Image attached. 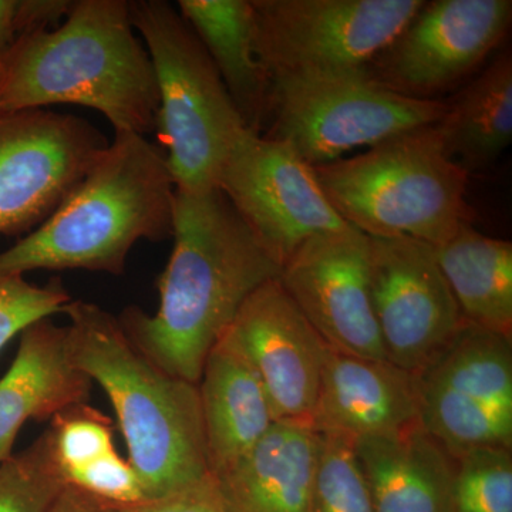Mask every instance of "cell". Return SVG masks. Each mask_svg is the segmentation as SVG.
<instances>
[{"instance_id":"cell-6","label":"cell","mask_w":512,"mask_h":512,"mask_svg":"<svg viewBox=\"0 0 512 512\" xmlns=\"http://www.w3.org/2000/svg\"><path fill=\"white\" fill-rule=\"evenodd\" d=\"M131 22L143 40L158 89L156 131L178 191L218 188L222 167L248 130L217 67L177 6L130 0Z\"/></svg>"},{"instance_id":"cell-26","label":"cell","mask_w":512,"mask_h":512,"mask_svg":"<svg viewBox=\"0 0 512 512\" xmlns=\"http://www.w3.org/2000/svg\"><path fill=\"white\" fill-rule=\"evenodd\" d=\"M308 512H373L369 488L350 441L322 436Z\"/></svg>"},{"instance_id":"cell-2","label":"cell","mask_w":512,"mask_h":512,"mask_svg":"<svg viewBox=\"0 0 512 512\" xmlns=\"http://www.w3.org/2000/svg\"><path fill=\"white\" fill-rule=\"evenodd\" d=\"M77 104L114 133L156 131L153 63L127 0H73L59 26L23 36L0 60V111Z\"/></svg>"},{"instance_id":"cell-4","label":"cell","mask_w":512,"mask_h":512,"mask_svg":"<svg viewBox=\"0 0 512 512\" xmlns=\"http://www.w3.org/2000/svg\"><path fill=\"white\" fill-rule=\"evenodd\" d=\"M63 313L70 359L113 404L146 500L210 476L197 384L151 362L96 303L72 301Z\"/></svg>"},{"instance_id":"cell-11","label":"cell","mask_w":512,"mask_h":512,"mask_svg":"<svg viewBox=\"0 0 512 512\" xmlns=\"http://www.w3.org/2000/svg\"><path fill=\"white\" fill-rule=\"evenodd\" d=\"M512 22L511 0H433L363 67L380 86L434 100L476 72Z\"/></svg>"},{"instance_id":"cell-8","label":"cell","mask_w":512,"mask_h":512,"mask_svg":"<svg viewBox=\"0 0 512 512\" xmlns=\"http://www.w3.org/2000/svg\"><path fill=\"white\" fill-rule=\"evenodd\" d=\"M424 0H251L255 56L272 77L363 69Z\"/></svg>"},{"instance_id":"cell-9","label":"cell","mask_w":512,"mask_h":512,"mask_svg":"<svg viewBox=\"0 0 512 512\" xmlns=\"http://www.w3.org/2000/svg\"><path fill=\"white\" fill-rule=\"evenodd\" d=\"M420 424L451 457L512 450V339L464 320L439 355L414 373Z\"/></svg>"},{"instance_id":"cell-31","label":"cell","mask_w":512,"mask_h":512,"mask_svg":"<svg viewBox=\"0 0 512 512\" xmlns=\"http://www.w3.org/2000/svg\"><path fill=\"white\" fill-rule=\"evenodd\" d=\"M104 512H232L222 497L214 476L165 497L124 507H104Z\"/></svg>"},{"instance_id":"cell-1","label":"cell","mask_w":512,"mask_h":512,"mask_svg":"<svg viewBox=\"0 0 512 512\" xmlns=\"http://www.w3.org/2000/svg\"><path fill=\"white\" fill-rule=\"evenodd\" d=\"M171 238L173 251L157 278V312L127 306L117 319L151 362L198 384L242 303L282 268L220 188L175 192Z\"/></svg>"},{"instance_id":"cell-30","label":"cell","mask_w":512,"mask_h":512,"mask_svg":"<svg viewBox=\"0 0 512 512\" xmlns=\"http://www.w3.org/2000/svg\"><path fill=\"white\" fill-rule=\"evenodd\" d=\"M73 0H0V60L29 33L59 26Z\"/></svg>"},{"instance_id":"cell-28","label":"cell","mask_w":512,"mask_h":512,"mask_svg":"<svg viewBox=\"0 0 512 512\" xmlns=\"http://www.w3.org/2000/svg\"><path fill=\"white\" fill-rule=\"evenodd\" d=\"M72 301L60 278L35 285L25 276H0V352L32 323L63 313Z\"/></svg>"},{"instance_id":"cell-22","label":"cell","mask_w":512,"mask_h":512,"mask_svg":"<svg viewBox=\"0 0 512 512\" xmlns=\"http://www.w3.org/2000/svg\"><path fill=\"white\" fill-rule=\"evenodd\" d=\"M444 151L468 175L491 167L512 140V57L501 53L456 97L436 124Z\"/></svg>"},{"instance_id":"cell-13","label":"cell","mask_w":512,"mask_h":512,"mask_svg":"<svg viewBox=\"0 0 512 512\" xmlns=\"http://www.w3.org/2000/svg\"><path fill=\"white\" fill-rule=\"evenodd\" d=\"M369 274L386 359L420 372L464 322L436 247L410 237H369Z\"/></svg>"},{"instance_id":"cell-10","label":"cell","mask_w":512,"mask_h":512,"mask_svg":"<svg viewBox=\"0 0 512 512\" xmlns=\"http://www.w3.org/2000/svg\"><path fill=\"white\" fill-rule=\"evenodd\" d=\"M109 144L73 114L0 111V235H28L49 220Z\"/></svg>"},{"instance_id":"cell-25","label":"cell","mask_w":512,"mask_h":512,"mask_svg":"<svg viewBox=\"0 0 512 512\" xmlns=\"http://www.w3.org/2000/svg\"><path fill=\"white\" fill-rule=\"evenodd\" d=\"M454 460V511L512 512L510 448H476Z\"/></svg>"},{"instance_id":"cell-5","label":"cell","mask_w":512,"mask_h":512,"mask_svg":"<svg viewBox=\"0 0 512 512\" xmlns=\"http://www.w3.org/2000/svg\"><path fill=\"white\" fill-rule=\"evenodd\" d=\"M313 171L342 220L367 237H410L437 248L468 222L470 175L447 156L434 124Z\"/></svg>"},{"instance_id":"cell-29","label":"cell","mask_w":512,"mask_h":512,"mask_svg":"<svg viewBox=\"0 0 512 512\" xmlns=\"http://www.w3.org/2000/svg\"><path fill=\"white\" fill-rule=\"evenodd\" d=\"M64 480L104 507H124L146 500L136 470L116 448L89 466L70 471Z\"/></svg>"},{"instance_id":"cell-7","label":"cell","mask_w":512,"mask_h":512,"mask_svg":"<svg viewBox=\"0 0 512 512\" xmlns=\"http://www.w3.org/2000/svg\"><path fill=\"white\" fill-rule=\"evenodd\" d=\"M446 100L402 96L363 69L296 74L269 80L268 133L311 167L332 163L357 147H373L436 124Z\"/></svg>"},{"instance_id":"cell-12","label":"cell","mask_w":512,"mask_h":512,"mask_svg":"<svg viewBox=\"0 0 512 512\" xmlns=\"http://www.w3.org/2000/svg\"><path fill=\"white\" fill-rule=\"evenodd\" d=\"M218 188L281 268L308 239L348 225L311 165L291 147L251 130L232 147Z\"/></svg>"},{"instance_id":"cell-32","label":"cell","mask_w":512,"mask_h":512,"mask_svg":"<svg viewBox=\"0 0 512 512\" xmlns=\"http://www.w3.org/2000/svg\"><path fill=\"white\" fill-rule=\"evenodd\" d=\"M50 512H104V508L99 501L67 485Z\"/></svg>"},{"instance_id":"cell-15","label":"cell","mask_w":512,"mask_h":512,"mask_svg":"<svg viewBox=\"0 0 512 512\" xmlns=\"http://www.w3.org/2000/svg\"><path fill=\"white\" fill-rule=\"evenodd\" d=\"M264 384L276 420H311L329 346L279 278L249 295L224 333Z\"/></svg>"},{"instance_id":"cell-14","label":"cell","mask_w":512,"mask_h":512,"mask_svg":"<svg viewBox=\"0 0 512 512\" xmlns=\"http://www.w3.org/2000/svg\"><path fill=\"white\" fill-rule=\"evenodd\" d=\"M279 281L330 349L386 359L370 295L369 237L362 231L348 224L308 239L282 266Z\"/></svg>"},{"instance_id":"cell-17","label":"cell","mask_w":512,"mask_h":512,"mask_svg":"<svg viewBox=\"0 0 512 512\" xmlns=\"http://www.w3.org/2000/svg\"><path fill=\"white\" fill-rule=\"evenodd\" d=\"M18 353L0 379V463L15 451L20 430L29 420H52L89 402L92 379L74 366L66 326L50 318L20 333Z\"/></svg>"},{"instance_id":"cell-18","label":"cell","mask_w":512,"mask_h":512,"mask_svg":"<svg viewBox=\"0 0 512 512\" xmlns=\"http://www.w3.org/2000/svg\"><path fill=\"white\" fill-rule=\"evenodd\" d=\"M322 436L311 420H276L245 456L214 476L232 512H308Z\"/></svg>"},{"instance_id":"cell-21","label":"cell","mask_w":512,"mask_h":512,"mask_svg":"<svg viewBox=\"0 0 512 512\" xmlns=\"http://www.w3.org/2000/svg\"><path fill=\"white\" fill-rule=\"evenodd\" d=\"M177 8L217 67L245 127L261 134L269 79L255 56L251 0H180Z\"/></svg>"},{"instance_id":"cell-19","label":"cell","mask_w":512,"mask_h":512,"mask_svg":"<svg viewBox=\"0 0 512 512\" xmlns=\"http://www.w3.org/2000/svg\"><path fill=\"white\" fill-rule=\"evenodd\" d=\"M197 386L208 466L217 476L268 433L275 414L261 379L225 335L205 359Z\"/></svg>"},{"instance_id":"cell-27","label":"cell","mask_w":512,"mask_h":512,"mask_svg":"<svg viewBox=\"0 0 512 512\" xmlns=\"http://www.w3.org/2000/svg\"><path fill=\"white\" fill-rule=\"evenodd\" d=\"M49 430L63 477L114 450L113 421L87 403L57 414Z\"/></svg>"},{"instance_id":"cell-16","label":"cell","mask_w":512,"mask_h":512,"mask_svg":"<svg viewBox=\"0 0 512 512\" xmlns=\"http://www.w3.org/2000/svg\"><path fill=\"white\" fill-rule=\"evenodd\" d=\"M320 436L355 444L420 426L414 373L386 359L328 350L312 414Z\"/></svg>"},{"instance_id":"cell-20","label":"cell","mask_w":512,"mask_h":512,"mask_svg":"<svg viewBox=\"0 0 512 512\" xmlns=\"http://www.w3.org/2000/svg\"><path fill=\"white\" fill-rule=\"evenodd\" d=\"M353 447L373 512H456V460L421 424Z\"/></svg>"},{"instance_id":"cell-3","label":"cell","mask_w":512,"mask_h":512,"mask_svg":"<svg viewBox=\"0 0 512 512\" xmlns=\"http://www.w3.org/2000/svg\"><path fill=\"white\" fill-rule=\"evenodd\" d=\"M175 192L160 146L140 134L114 133L55 214L0 252V276L33 271L121 275L138 241L173 237Z\"/></svg>"},{"instance_id":"cell-24","label":"cell","mask_w":512,"mask_h":512,"mask_svg":"<svg viewBox=\"0 0 512 512\" xmlns=\"http://www.w3.org/2000/svg\"><path fill=\"white\" fill-rule=\"evenodd\" d=\"M66 487L47 429L0 463V512H50Z\"/></svg>"},{"instance_id":"cell-23","label":"cell","mask_w":512,"mask_h":512,"mask_svg":"<svg viewBox=\"0 0 512 512\" xmlns=\"http://www.w3.org/2000/svg\"><path fill=\"white\" fill-rule=\"evenodd\" d=\"M437 259L466 322L512 338V244L464 222Z\"/></svg>"}]
</instances>
